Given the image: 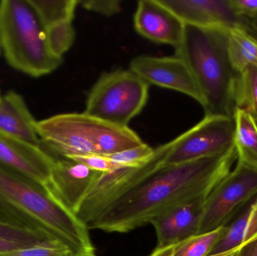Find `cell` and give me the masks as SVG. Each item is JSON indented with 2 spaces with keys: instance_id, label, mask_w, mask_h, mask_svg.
I'll use <instances>...</instances> for the list:
<instances>
[{
  "instance_id": "6da1fadb",
  "label": "cell",
  "mask_w": 257,
  "mask_h": 256,
  "mask_svg": "<svg viewBox=\"0 0 257 256\" xmlns=\"http://www.w3.org/2000/svg\"><path fill=\"white\" fill-rule=\"evenodd\" d=\"M237 161L235 146L222 154L184 163H163L145 180L111 204L88 229L128 233L151 223L168 210L202 196L229 174Z\"/></svg>"
},
{
  "instance_id": "7a4b0ae2",
  "label": "cell",
  "mask_w": 257,
  "mask_h": 256,
  "mask_svg": "<svg viewBox=\"0 0 257 256\" xmlns=\"http://www.w3.org/2000/svg\"><path fill=\"white\" fill-rule=\"evenodd\" d=\"M0 220L45 233L64 243L75 256H96L87 225L46 186L0 167Z\"/></svg>"
},
{
  "instance_id": "3957f363",
  "label": "cell",
  "mask_w": 257,
  "mask_h": 256,
  "mask_svg": "<svg viewBox=\"0 0 257 256\" xmlns=\"http://www.w3.org/2000/svg\"><path fill=\"white\" fill-rule=\"evenodd\" d=\"M228 29L184 24L176 56L190 69L203 96L205 116L234 117L235 89L239 72L231 60Z\"/></svg>"
},
{
  "instance_id": "277c9868",
  "label": "cell",
  "mask_w": 257,
  "mask_h": 256,
  "mask_svg": "<svg viewBox=\"0 0 257 256\" xmlns=\"http://www.w3.org/2000/svg\"><path fill=\"white\" fill-rule=\"evenodd\" d=\"M0 45L11 67L33 78L51 73L63 61L51 51L30 0L0 2Z\"/></svg>"
},
{
  "instance_id": "5b68a950",
  "label": "cell",
  "mask_w": 257,
  "mask_h": 256,
  "mask_svg": "<svg viewBox=\"0 0 257 256\" xmlns=\"http://www.w3.org/2000/svg\"><path fill=\"white\" fill-rule=\"evenodd\" d=\"M149 84L131 70L103 74L89 93L84 114L128 126L146 105Z\"/></svg>"
},
{
  "instance_id": "8992f818",
  "label": "cell",
  "mask_w": 257,
  "mask_h": 256,
  "mask_svg": "<svg viewBox=\"0 0 257 256\" xmlns=\"http://www.w3.org/2000/svg\"><path fill=\"white\" fill-rule=\"evenodd\" d=\"M168 144L154 149L151 159L140 166H123L101 173L89 191L76 215L88 225L108 207L133 190L151 173L165 163Z\"/></svg>"
},
{
  "instance_id": "52a82bcc",
  "label": "cell",
  "mask_w": 257,
  "mask_h": 256,
  "mask_svg": "<svg viewBox=\"0 0 257 256\" xmlns=\"http://www.w3.org/2000/svg\"><path fill=\"white\" fill-rule=\"evenodd\" d=\"M257 194V171L237 162L205 198L197 234L226 226Z\"/></svg>"
},
{
  "instance_id": "ba28073f",
  "label": "cell",
  "mask_w": 257,
  "mask_h": 256,
  "mask_svg": "<svg viewBox=\"0 0 257 256\" xmlns=\"http://www.w3.org/2000/svg\"><path fill=\"white\" fill-rule=\"evenodd\" d=\"M234 117L205 116L203 120L167 143L165 163H184L222 154L235 146Z\"/></svg>"
},
{
  "instance_id": "9c48e42d",
  "label": "cell",
  "mask_w": 257,
  "mask_h": 256,
  "mask_svg": "<svg viewBox=\"0 0 257 256\" xmlns=\"http://www.w3.org/2000/svg\"><path fill=\"white\" fill-rule=\"evenodd\" d=\"M132 72L147 84L184 93L197 101L202 107L205 101L187 63L177 57L139 56L130 64Z\"/></svg>"
},
{
  "instance_id": "30bf717a",
  "label": "cell",
  "mask_w": 257,
  "mask_h": 256,
  "mask_svg": "<svg viewBox=\"0 0 257 256\" xmlns=\"http://www.w3.org/2000/svg\"><path fill=\"white\" fill-rule=\"evenodd\" d=\"M184 24L205 28H241L257 36L251 22L238 16L229 0H159Z\"/></svg>"
},
{
  "instance_id": "8fae6325",
  "label": "cell",
  "mask_w": 257,
  "mask_h": 256,
  "mask_svg": "<svg viewBox=\"0 0 257 256\" xmlns=\"http://www.w3.org/2000/svg\"><path fill=\"white\" fill-rule=\"evenodd\" d=\"M40 146L33 145L0 132V167L46 186L55 162Z\"/></svg>"
},
{
  "instance_id": "7c38bea8",
  "label": "cell",
  "mask_w": 257,
  "mask_h": 256,
  "mask_svg": "<svg viewBox=\"0 0 257 256\" xmlns=\"http://www.w3.org/2000/svg\"><path fill=\"white\" fill-rule=\"evenodd\" d=\"M100 174L76 161L60 158L56 159L46 187L66 208L76 214Z\"/></svg>"
},
{
  "instance_id": "4fadbf2b",
  "label": "cell",
  "mask_w": 257,
  "mask_h": 256,
  "mask_svg": "<svg viewBox=\"0 0 257 256\" xmlns=\"http://www.w3.org/2000/svg\"><path fill=\"white\" fill-rule=\"evenodd\" d=\"M37 132L42 144L60 158L97 153L88 138L78 127L70 114L52 116L37 121ZM98 154V153H97Z\"/></svg>"
},
{
  "instance_id": "5bb4252c",
  "label": "cell",
  "mask_w": 257,
  "mask_h": 256,
  "mask_svg": "<svg viewBox=\"0 0 257 256\" xmlns=\"http://www.w3.org/2000/svg\"><path fill=\"white\" fill-rule=\"evenodd\" d=\"M136 31L146 39L178 48L182 41L184 24L159 0H141L134 16Z\"/></svg>"
},
{
  "instance_id": "9a60e30c",
  "label": "cell",
  "mask_w": 257,
  "mask_h": 256,
  "mask_svg": "<svg viewBox=\"0 0 257 256\" xmlns=\"http://www.w3.org/2000/svg\"><path fill=\"white\" fill-rule=\"evenodd\" d=\"M207 196L180 204L151 221L157 238V248L173 246L196 235Z\"/></svg>"
},
{
  "instance_id": "2e32d148",
  "label": "cell",
  "mask_w": 257,
  "mask_h": 256,
  "mask_svg": "<svg viewBox=\"0 0 257 256\" xmlns=\"http://www.w3.org/2000/svg\"><path fill=\"white\" fill-rule=\"evenodd\" d=\"M71 115L98 154L108 156L143 144L140 137L128 126L113 124L84 113H71Z\"/></svg>"
},
{
  "instance_id": "e0dca14e",
  "label": "cell",
  "mask_w": 257,
  "mask_h": 256,
  "mask_svg": "<svg viewBox=\"0 0 257 256\" xmlns=\"http://www.w3.org/2000/svg\"><path fill=\"white\" fill-rule=\"evenodd\" d=\"M0 132L42 147L37 121L21 95L9 91L0 98Z\"/></svg>"
},
{
  "instance_id": "ac0fdd59",
  "label": "cell",
  "mask_w": 257,
  "mask_h": 256,
  "mask_svg": "<svg viewBox=\"0 0 257 256\" xmlns=\"http://www.w3.org/2000/svg\"><path fill=\"white\" fill-rule=\"evenodd\" d=\"M257 238V194L223 227V233L209 255L236 251Z\"/></svg>"
},
{
  "instance_id": "d6986e66",
  "label": "cell",
  "mask_w": 257,
  "mask_h": 256,
  "mask_svg": "<svg viewBox=\"0 0 257 256\" xmlns=\"http://www.w3.org/2000/svg\"><path fill=\"white\" fill-rule=\"evenodd\" d=\"M235 144L237 162L257 171V126L253 117L242 110L236 109Z\"/></svg>"
},
{
  "instance_id": "ffe728a7",
  "label": "cell",
  "mask_w": 257,
  "mask_h": 256,
  "mask_svg": "<svg viewBox=\"0 0 257 256\" xmlns=\"http://www.w3.org/2000/svg\"><path fill=\"white\" fill-rule=\"evenodd\" d=\"M228 47L232 64L238 72L257 68V36L241 28L228 29Z\"/></svg>"
},
{
  "instance_id": "44dd1931",
  "label": "cell",
  "mask_w": 257,
  "mask_h": 256,
  "mask_svg": "<svg viewBox=\"0 0 257 256\" xmlns=\"http://www.w3.org/2000/svg\"><path fill=\"white\" fill-rule=\"evenodd\" d=\"M45 28L63 24L72 23L77 6L75 0H30Z\"/></svg>"
},
{
  "instance_id": "7402d4cb",
  "label": "cell",
  "mask_w": 257,
  "mask_h": 256,
  "mask_svg": "<svg viewBox=\"0 0 257 256\" xmlns=\"http://www.w3.org/2000/svg\"><path fill=\"white\" fill-rule=\"evenodd\" d=\"M236 109L257 116V68L247 67L240 72L235 89Z\"/></svg>"
},
{
  "instance_id": "603a6c76",
  "label": "cell",
  "mask_w": 257,
  "mask_h": 256,
  "mask_svg": "<svg viewBox=\"0 0 257 256\" xmlns=\"http://www.w3.org/2000/svg\"><path fill=\"white\" fill-rule=\"evenodd\" d=\"M223 231V227L192 236L174 245L173 256H209Z\"/></svg>"
},
{
  "instance_id": "cb8c5ba5",
  "label": "cell",
  "mask_w": 257,
  "mask_h": 256,
  "mask_svg": "<svg viewBox=\"0 0 257 256\" xmlns=\"http://www.w3.org/2000/svg\"><path fill=\"white\" fill-rule=\"evenodd\" d=\"M45 29L51 51L57 57L63 59V56L69 51L75 40L72 23H63Z\"/></svg>"
},
{
  "instance_id": "d4e9b609",
  "label": "cell",
  "mask_w": 257,
  "mask_h": 256,
  "mask_svg": "<svg viewBox=\"0 0 257 256\" xmlns=\"http://www.w3.org/2000/svg\"><path fill=\"white\" fill-rule=\"evenodd\" d=\"M0 237L30 245H39L49 243V242L59 241L49 234L20 228L1 220H0Z\"/></svg>"
},
{
  "instance_id": "484cf974",
  "label": "cell",
  "mask_w": 257,
  "mask_h": 256,
  "mask_svg": "<svg viewBox=\"0 0 257 256\" xmlns=\"http://www.w3.org/2000/svg\"><path fill=\"white\" fill-rule=\"evenodd\" d=\"M0 256H75L66 245L52 241L33 245L9 252H0Z\"/></svg>"
},
{
  "instance_id": "4316f807",
  "label": "cell",
  "mask_w": 257,
  "mask_h": 256,
  "mask_svg": "<svg viewBox=\"0 0 257 256\" xmlns=\"http://www.w3.org/2000/svg\"><path fill=\"white\" fill-rule=\"evenodd\" d=\"M154 153V149L143 143L124 151L110 155L108 157L122 166H140L149 161Z\"/></svg>"
},
{
  "instance_id": "83f0119b",
  "label": "cell",
  "mask_w": 257,
  "mask_h": 256,
  "mask_svg": "<svg viewBox=\"0 0 257 256\" xmlns=\"http://www.w3.org/2000/svg\"><path fill=\"white\" fill-rule=\"evenodd\" d=\"M69 159L76 161V162L86 165L93 171L101 173L108 172V171H114L120 167H123L122 165L113 162L108 156L97 154V153L75 156V157L70 158Z\"/></svg>"
},
{
  "instance_id": "f1b7e54d",
  "label": "cell",
  "mask_w": 257,
  "mask_h": 256,
  "mask_svg": "<svg viewBox=\"0 0 257 256\" xmlns=\"http://www.w3.org/2000/svg\"><path fill=\"white\" fill-rule=\"evenodd\" d=\"M78 3L82 5L83 7L87 10L96 13L100 14L105 16H111L118 13L121 10L120 2L116 0H92V1H82Z\"/></svg>"
},
{
  "instance_id": "f546056e",
  "label": "cell",
  "mask_w": 257,
  "mask_h": 256,
  "mask_svg": "<svg viewBox=\"0 0 257 256\" xmlns=\"http://www.w3.org/2000/svg\"><path fill=\"white\" fill-rule=\"evenodd\" d=\"M229 3L238 16L250 22L257 18V0H229Z\"/></svg>"
},
{
  "instance_id": "4dcf8cb0",
  "label": "cell",
  "mask_w": 257,
  "mask_h": 256,
  "mask_svg": "<svg viewBox=\"0 0 257 256\" xmlns=\"http://www.w3.org/2000/svg\"><path fill=\"white\" fill-rule=\"evenodd\" d=\"M232 256H257V238L242 245Z\"/></svg>"
},
{
  "instance_id": "1f68e13d",
  "label": "cell",
  "mask_w": 257,
  "mask_h": 256,
  "mask_svg": "<svg viewBox=\"0 0 257 256\" xmlns=\"http://www.w3.org/2000/svg\"><path fill=\"white\" fill-rule=\"evenodd\" d=\"M29 246H33V245L26 244L21 242L0 237V252H9V251L15 250V249L27 247Z\"/></svg>"
},
{
  "instance_id": "d6a6232c",
  "label": "cell",
  "mask_w": 257,
  "mask_h": 256,
  "mask_svg": "<svg viewBox=\"0 0 257 256\" xmlns=\"http://www.w3.org/2000/svg\"><path fill=\"white\" fill-rule=\"evenodd\" d=\"M173 246H166V247L157 248L148 256H173ZM233 252H226V253L219 254V255H209V256H227L230 254L233 253Z\"/></svg>"
},
{
  "instance_id": "836d02e7",
  "label": "cell",
  "mask_w": 257,
  "mask_h": 256,
  "mask_svg": "<svg viewBox=\"0 0 257 256\" xmlns=\"http://www.w3.org/2000/svg\"><path fill=\"white\" fill-rule=\"evenodd\" d=\"M251 24L254 30L257 32V18L253 19V21H251Z\"/></svg>"
},
{
  "instance_id": "e575fe53",
  "label": "cell",
  "mask_w": 257,
  "mask_h": 256,
  "mask_svg": "<svg viewBox=\"0 0 257 256\" xmlns=\"http://www.w3.org/2000/svg\"><path fill=\"white\" fill-rule=\"evenodd\" d=\"M253 120H254L255 123H256L257 126V116H255V117H253Z\"/></svg>"
},
{
  "instance_id": "d590c367",
  "label": "cell",
  "mask_w": 257,
  "mask_h": 256,
  "mask_svg": "<svg viewBox=\"0 0 257 256\" xmlns=\"http://www.w3.org/2000/svg\"><path fill=\"white\" fill-rule=\"evenodd\" d=\"M2 54L1 45H0V54Z\"/></svg>"
},
{
  "instance_id": "8d00e7d4",
  "label": "cell",
  "mask_w": 257,
  "mask_h": 256,
  "mask_svg": "<svg viewBox=\"0 0 257 256\" xmlns=\"http://www.w3.org/2000/svg\"><path fill=\"white\" fill-rule=\"evenodd\" d=\"M234 252H233V253L230 254V255H227V256H232V255H233V254H234Z\"/></svg>"
},
{
  "instance_id": "74e56055",
  "label": "cell",
  "mask_w": 257,
  "mask_h": 256,
  "mask_svg": "<svg viewBox=\"0 0 257 256\" xmlns=\"http://www.w3.org/2000/svg\"><path fill=\"white\" fill-rule=\"evenodd\" d=\"M0 98H1V96H0Z\"/></svg>"
}]
</instances>
